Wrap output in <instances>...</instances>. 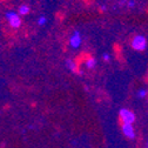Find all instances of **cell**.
I'll return each instance as SVG.
<instances>
[{"instance_id": "obj_6", "label": "cell", "mask_w": 148, "mask_h": 148, "mask_svg": "<svg viewBox=\"0 0 148 148\" xmlns=\"http://www.w3.org/2000/svg\"><path fill=\"white\" fill-rule=\"evenodd\" d=\"M66 66H67L72 72H74V73L78 72V65L75 64V61L72 60V59H67V60H66Z\"/></svg>"}, {"instance_id": "obj_10", "label": "cell", "mask_w": 148, "mask_h": 148, "mask_svg": "<svg viewBox=\"0 0 148 148\" xmlns=\"http://www.w3.org/2000/svg\"><path fill=\"white\" fill-rule=\"evenodd\" d=\"M147 95V90L146 89H139V92H138V97L139 98H145Z\"/></svg>"}, {"instance_id": "obj_8", "label": "cell", "mask_w": 148, "mask_h": 148, "mask_svg": "<svg viewBox=\"0 0 148 148\" xmlns=\"http://www.w3.org/2000/svg\"><path fill=\"white\" fill-rule=\"evenodd\" d=\"M95 65H97V61H95V59H94V58H88V59L86 60V67H87V68H89V69L94 68V67H95Z\"/></svg>"}, {"instance_id": "obj_3", "label": "cell", "mask_w": 148, "mask_h": 148, "mask_svg": "<svg viewBox=\"0 0 148 148\" xmlns=\"http://www.w3.org/2000/svg\"><path fill=\"white\" fill-rule=\"evenodd\" d=\"M19 15H20L19 13H15L13 11H8L6 13V19H7V21H8L11 27H13V28H19L20 27L21 19H20Z\"/></svg>"}, {"instance_id": "obj_4", "label": "cell", "mask_w": 148, "mask_h": 148, "mask_svg": "<svg viewBox=\"0 0 148 148\" xmlns=\"http://www.w3.org/2000/svg\"><path fill=\"white\" fill-rule=\"evenodd\" d=\"M122 133L126 138L128 139H135V131H134V128H133V125L132 123H122Z\"/></svg>"}, {"instance_id": "obj_12", "label": "cell", "mask_w": 148, "mask_h": 148, "mask_svg": "<svg viewBox=\"0 0 148 148\" xmlns=\"http://www.w3.org/2000/svg\"><path fill=\"white\" fill-rule=\"evenodd\" d=\"M102 58H103V60H106V61H109V60H110V55H109V54H107V53H105Z\"/></svg>"}, {"instance_id": "obj_9", "label": "cell", "mask_w": 148, "mask_h": 148, "mask_svg": "<svg viewBox=\"0 0 148 148\" xmlns=\"http://www.w3.org/2000/svg\"><path fill=\"white\" fill-rule=\"evenodd\" d=\"M46 23H47V19H46V16H44V15L40 16L39 19H38V25H39V26H44Z\"/></svg>"}, {"instance_id": "obj_1", "label": "cell", "mask_w": 148, "mask_h": 148, "mask_svg": "<svg viewBox=\"0 0 148 148\" xmlns=\"http://www.w3.org/2000/svg\"><path fill=\"white\" fill-rule=\"evenodd\" d=\"M131 46L133 49L138 52H142L147 48V39L141 34H136L131 41Z\"/></svg>"}, {"instance_id": "obj_7", "label": "cell", "mask_w": 148, "mask_h": 148, "mask_svg": "<svg viewBox=\"0 0 148 148\" xmlns=\"http://www.w3.org/2000/svg\"><path fill=\"white\" fill-rule=\"evenodd\" d=\"M18 13H19L20 15H26L29 13V7L27 5H21L19 7V10H18Z\"/></svg>"}, {"instance_id": "obj_5", "label": "cell", "mask_w": 148, "mask_h": 148, "mask_svg": "<svg viewBox=\"0 0 148 148\" xmlns=\"http://www.w3.org/2000/svg\"><path fill=\"white\" fill-rule=\"evenodd\" d=\"M81 42H82L81 34H80L79 31H75V32L72 34L71 38H69V45H71L73 48H78V47H80Z\"/></svg>"}, {"instance_id": "obj_2", "label": "cell", "mask_w": 148, "mask_h": 148, "mask_svg": "<svg viewBox=\"0 0 148 148\" xmlns=\"http://www.w3.org/2000/svg\"><path fill=\"white\" fill-rule=\"evenodd\" d=\"M119 116H120V120L122 121V123H132L133 125L136 119L135 114L128 108H121L119 112Z\"/></svg>"}, {"instance_id": "obj_13", "label": "cell", "mask_w": 148, "mask_h": 148, "mask_svg": "<svg viewBox=\"0 0 148 148\" xmlns=\"http://www.w3.org/2000/svg\"><path fill=\"white\" fill-rule=\"evenodd\" d=\"M146 148H148V140H147V142H146Z\"/></svg>"}, {"instance_id": "obj_11", "label": "cell", "mask_w": 148, "mask_h": 148, "mask_svg": "<svg viewBox=\"0 0 148 148\" xmlns=\"http://www.w3.org/2000/svg\"><path fill=\"white\" fill-rule=\"evenodd\" d=\"M127 6L128 7H134L135 6V1L134 0H127Z\"/></svg>"}]
</instances>
